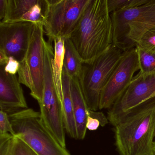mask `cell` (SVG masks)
Wrapping results in <instances>:
<instances>
[{
  "instance_id": "6da1fadb",
  "label": "cell",
  "mask_w": 155,
  "mask_h": 155,
  "mask_svg": "<svg viewBox=\"0 0 155 155\" xmlns=\"http://www.w3.org/2000/svg\"><path fill=\"white\" fill-rule=\"evenodd\" d=\"M70 38L84 64H89L113 44V24L107 0H89Z\"/></svg>"
},
{
  "instance_id": "7a4b0ae2",
  "label": "cell",
  "mask_w": 155,
  "mask_h": 155,
  "mask_svg": "<svg viewBox=\"0 0 155 155\" xmlns=\"http://www.w3.org/2000/svg\"><path fill=\"white\" fill-rule=\"evenodd\" d=\"M113 126L120 155H151L155 138V100L129 110Z\"/></svg>"
},
{
  "instance_id": "3957f363",
  "label": "cell",
  "mask_w": 155,
  "mask_h": 155,
  "mask_svg": "<svg viewBox=\"0 0 155 155\" xmlns=\"http://www.w3.org/2000/svg\"><path fill=\"white\" fill-rule=\"evenodd\" d=\"M15 136L24 140L38 155H71L43 124L40 113L32 108L8 114Z\"/></svg>"
},
{
  "instance_id": "277c9868",
  "label": "cell",
  "mask_w": 155,
  "mask_h": 155,
  "mask_svg": "<svg viewBox=\"0 0 155 155\" xmlns=\"http://www.w3.org/2000/svg\"><path fill=\"white\" fill-rule=\"evenodd\" d=\"M113 44L124 52L135 48L141 36L155 27V0L111 13Z\"/></svg>"
},
{
  "instance_id": "5b68a950",
  "label": "cell",
  "mask_w": 155,
  "mask_h": 155,
  "mask_svg": "<svg viewBox=\"0 0 155 155\" xmlns=\"http://www.w3.org/2000/svg\"><path fill=\"white\" fill-rule=\"evenodd\" d=\"M123 51L112 44L103 54L83 64L78 78L81 88L89 110H99L101 95Z\"/></svg>"
},
{
  "instance_id": "8992f818",
  "label": "cell",
  "mask_w": 155,
  "mask_h": 155,
  "mask_svg": "<svg viewBox=\"0 0 155 155\" xmlns=\"http://www.w3.org/2000/svg\"><path fill=\"white\" fill-rule=\"evenodd\" d=\"M44 33L43 25L34 24L28 49L18 72L20 83L29 89L38 103L44 91Z\"/></svg>"
},
{
  "instance_id": "52a82bcc",
  "label": "cell",
  "mask_w": 155,
  "mask_h": 155,
  "mask_svg": "<svg viewBox=\"0 0 155 155\" xmlns=\"http://www.w3.org/2000/svg\"><path fill=\"white\" fill-rule=\"evenodd\" d=\"M44 32L51 43L57 38H69L89 0H47Z\"/></svg>"
},
{
  "instance_id": "ba28073f",
  "label": "cell",
  "mask_w": 155,
  "mask_h": 155,
  "mask_svg": "<svg viewBox=\"0 0 155 155\" xmlns=\"http://www.w3.org/2000/svg\"><path fill=\"white\" fill-rule=\"evenodd\" d=\"M155 100V70L139 72L133 77L127 88L107 112L109 122L114 126L117 120L132 109Z\"/></svg>"
},
{
  "instance_id": "9c48e42d",
  "label": "cell",
  "mask_w": 155,
  "mask_h": 155,
  "mask_svg": "<svg viewBox=\"0 0 155 155\" xmlns=\"http://www.w3.org/2000/svg\"><path fill=\"white\" fill-rule=\"evenodd\" d=\"M136 48L124 51L101 92L99 110L109 109L125 92L139 70Z\"/></svg>"
},
{
  "instance_id": "30bf717a",
  "label": "cell",
  "mask_w": 155,
  "mask_h": 155,
  "mask_svg": "<svg viewBox=\"0 0 155 155\" xmlns=\"http://www.w3.org/2000/svg\"><path fill=\"white\" fill-rule=\"evenodd\" d=\"M38 104L43 124L59 143L66 148L62 104L51 81L44 83L42 100Z\"/></svg>"
},
{
  "instance_id": "8fae6325",
  "label": "cell",
  "mask_w": 155,
  "mask_h": 155,
  "mask_svg": "<svg viewBox=\"0 0 155 155\" xmlns=\"http://www.w3.org/2000/svg\"><path fill=\"white\" fill-rule=\"evenodd\" d=\"M34 25L28 21L0 22V49L9 57L22 62L28 49Z\"/></svg>"
},
{
  "instance_id": "7c38bea8",
  "label": "cell",
  "mask_w": 155,
  "mask_h": 155,
  "mask_svg": "<svg viewBox=\"0 0 155 155\" xmlns=\"http://www.w3.org/2000/svg\"><path fill=\"white\" fill-rule=\"evenodd\" d=\"M47 0H8L7 11L1 22L28 21L44 25Z\"/></svg>"
},
{
  "instance_id": "4fadbf2b",
  "label": "cell",
  "mask_w": 155,
  "mask_h": 155,
  "mask_svg": "<svg viewBox=\"0 0 155 155\" xmlns=\"http://www.w3.org/2000/svg\"><path fill=\"white\" fill-rule=\"evenodd\" d=\"M0 66V108L8 114L28 108L23 90L16 75L5 71Z\"/></svg>"
},
{
  "instance_id": "5bb4252c",
  "label": "cell",
  "mask_w": 155,
  "mask_h": 155,
  "mask_svg": "<svg viewBox=\"0 0 155 155\" xmlns=\"http://www.w3.org/2000/svg\"><path fill=\"white\" fill-rule=\"evenodd\" d=\"M71 89L77 128V140H83L87 133L86 122L90 110L81 88L78 78L71 79Z\"/></svg>"
},
{
  "instance_id": "9a60e30c",
  "label": "cell",
  "mask_w": 155,
  "mask_h": 155,
  "mask_svg": "<svg viewBox=\"0 0 155 155\" xmlns=\"http://www.w3.org/2000/svg\"><path fill=\"white\" fill-rule=\"evenodd\" d=\"M71 83V78L63 68L62 74L63 99L62 108L64 127L66 132L68 135L72 138L77 140V128L73 113Z\"/></svg>"
},
{
  "instance_id": "2e32d148",
  "label": "cell",
  "mask_w": 155,
  "mask_h": 155,
  "mask_svg": "<svg viewBox=\"0 0 155 155\" xmlns=\"http://www.w3.org/2000/svg\"><path fill=\"white\" fill-rule=\"evenodd\" d=\"M0 155H38L24 140L16 136H0Z\"/></svg>"
},
{
  "instance_id": "e0dca14e",
  "label": "cell",
  "mask_w": 155,
  "mask_h": 155,
  "mask_svg": "<svg viewBox=\"0 0 155 155\" xmlns=\"http://www.w3.org/2000/svg\"><path fill=\"white\" fill-rule=\"evenodd\" d=\"M64 39L63 68L71 78H78L84 63L71 39L66 38Z\"/></svg>"
},
{
  "instance_id": "ac0fdd59",
  "label": "cell",
  "mask_w": 155,
  "mask_h": 155,
  "mask_svg": "<svg viewBox=\"0 0 155 155\" xmlns=\"http://www.w3.org/2000/svg\"><path fill=\"white\" fill-rule=\"evenodd\" d=\"M138 58L140 72L148 73L155 70V52L136 46Z\"/></svg>"
},
{
  "instance_id": "d6986e66",
  "label": "cell",
  "mask_w": 155,
  "mask_h": 155,
  "mask_svg": "<svg viewBox=\"0 0 155 155\" xmlns=\"http://www.w3.org/2000/svg\"><path fill=\"white\" fill-rule=\"evenodd\" d=\"M148 0H107L110 13L123 10L134 8L147 2Z\"/></svg>"
},
{
  "instance_id": "ffe728a7",
  "label": "cell",
  "mask_w": 155,
  "mask_h": 155,
  "mask_svg": "<svg viewBox=\"0 0 155 155\" xmlns=\"http://www.w3.org/2000/svg\"><path fill=\"white\" fill-rule=\"evenodd\" d=\"M136 46L155 52V27L146 31L141 36Z\"/></svg>"
},
{
  "instance_id": "44dd1931",
  "label": "cell",
  "mask_w": 155,
  "mask_h": 155,
  "mask_svg": "<svg viewBox=\"0 0 155 155\" xmlns=\"http://www.w3.org/2000/svg\"><path fill=\"white\" fill-rule=\"evenodd\" d=\"M7 134L15 135L8 114L3 110H0V136Z\"/></svg>"
},
{
  "instance_id": "7402d4cb",
  "label": "cell",
  "mask_w": 155,
  "mask_h": 155,
  "mask_svg": "<svg viewBox=\"0 0 155 155\" xmlns=\"http://www.w3.org/2000/svg\"><path fill=\"white\" fill-rule=\"evenodd\" d=\"M20 68V62L12 57H9V60L4 67L5 71L11 75H16Z\"/></svg>"
},
{
  "instance_id": "603a6c76",
  "label": "cell",
  "mask_w": 155,
  "mask_h": 155,
  "mask_svg": "<svg viewBox=\"0 0 155 155\" xmlns=\"http://www.w3.org/2000/svg\"><path fill=\"white\" fill-rule=\"evenodd\" d=\"M100 126H101V124L98 119L88 115L86 122L87 130L94 131L97 130Z\"/></svg>"
},
{
  "instance_id": "cb8c5ba5",
  "label": "cell",
  "mask_w": 155,
  "mask_h": 155,
  "mask_svg": "<svg viewBox=\"0 0 155 155\" xmlns=\"http://www.w3.org/2000/svg\"><path fill=\"white\" fill-rule=\"evenodd\" d=\"M88 115L98 119L100 121L101 127H104L109 122L107 117L104 115L103 112L93 111V110H90L88 113Z\"/></svg>"
},
{
  "instance_id": "d4e9b609",
  "label": "cell",
  "mask_w": 155,
  "mask_h": 155,
  "mask_svg": "<svg viewBox=\"0 0 155 155\" xmlns=\"http://www.w3.org/2000/svg\"><path fill=\"white\" fill-rule=\"evenodd\" d=\"M8 0H0V21H2L6 14Z\"/></svg>"
},
{
  "instance_id": "484cf974",
  "label": "cell",
  "mask_w": 155,
  "mask_h": 155,
  "mask_svg": "<svg viewBox=\"0 0 155 155\" xmlns=\"http://www.w3.org/2000/svg\"><path fill=\"white\" fill-rule=\"evenodd\" d=\"M9 60V57L6 54V52L0 49V66L5 67Z\"/></svg>"
},
{
  "instance_id": "4316f807",
  "label": "cell",
  "mask_w": 155,
  "mask_h": 155,
  "mask_svg": "<svg viewBox=\"0 0 155 155\" xmlns=\"http://www.w3.org/2000/svg\"><path fill=\"white\" fill-rule=\"evenodd\" d=\"M153 149L155 151V140H154V143H153Z\"/></svg>"
},
{
  "instance_id": "83f0119b",
  "label": "cell",
  "mask_w": 155,
  "mask_h": 155,
  "mask_svg": "<svg viewBox=\"0 0 155 155\" xmlns=\"http://www.w3.org/2000/svg\"><path fill=\"white\" fill-rule=\"evenodd\" d=\"M151 155H155V151L154 150L152 151V153H151Z\"/></svg>"
}]
</instances>
